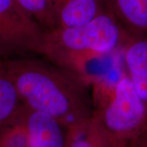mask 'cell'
Wrapping results in <instances>:
<instances>
[{"label": "cell", "instance_id": "9c48e42d", "mask_svg": "<svg viewBox=\"0 0 147 147\" xmlns=\"http://www.w3.org/2000/svg\"><path fill=\"white\" fill-rule=\"evenodd\" d=\"M108 10L129 35H147V0H110Z\"/></svg>", "mask_w": 147, "mask_h": 147}, {"label": "cell", "instance_id": "3957f363", "mask_svg": "<svg viewBox=\"0 0 147 147\" xmlns=\"http://www.w3.org/2000/svg\"><path fill=\"white\" fill-rule=\"evenodd\" d=\"M92 116L110 137L123 144L147 127V111L127 74L116 81L92 76Z\"/></svg>", "mask_w": 147, "mask_h": 147}, {"label": "cell", "instance_id": "8fae6325", "mask_svg": "<svg viewBox=\"0 0 147 147\" xmlns=\"http://www.w3.org/2000/svg\"><path fill=\"white\" fill-rule=\"evenodd\" d=\"M21 105L16 88L0 60V126Z\"/></svg>", "mask_w": 147, "mask_h": 147}, {"label": "cell", "instance_id": "5bb4252c", "mask_svg": "<svg viewBox=\"0 0 147 147\" xmlns=\"http://www.w3.org/2000/svg\"><path fill=\"white\" fill-rule=\"evenodd\" d=\"M103 3H104V4H105V8L108 10V7H109V5H110V0H103Z\"/></svg>", "mask_w": 147, "mask_h": 147}, {"label": "cell", "instance_id": "5b68a950", "mask_svg": "<svg viewBox=\"0 0 147 147\" xmlns=\"http://www.w3.org/2000/svg\"><path fill=\"white\" fill-rule=\"evenodd\" d=\"M26 109L30 147H65L68 127L53 116Z\"/></svg>", "mask_w": 147, "mask_h": 147}, {"label": "cell", "instance_id": "30bf717a", "mask_svg": "<svg viewBox=\"0 0 147 147\" xmlns=\"http://www.w3.org/2000/svg\"><path fill=\"white\" fill-rule=\"evenodd\" d=\"M26 107L21 104L16 112L0 126V147H30Z\"/></svg>", "mask_w": 147, "mask_h": 147}, {"label": "cell", "instance_id": "ba28073f", "mask_svg": "<svg viewBox=\"0 0 147 147\" xmlns=\"http://www.w3.org/2000/svg\"><path fill=\"white\" fill-rule=\"evenodd\" d=\"M115 141L92 115L67 128L65 147H126Z\"/></svg>", "mask_w": 147, "mask_h": 147}, {"label": "cell", "instance_id": "52a82bcc", "mask_svg": "<svg viewBox=\"0 0 147 147\" xmlns=\"http://www.w3.org/2000/svg\"><path fill=\"white\" fill-rule=\"evenodd\" d=\"M57 26H75L90 21L105 8L103 0H49Z\"/></svg>", "mask_w": 147, "mask_h": 147}, {"label": "cell", "instance_id": "4fadbf2b", "mask_svg": "<svg viewBox=\"0 0 147 147\" xmlns=\"http://www.w3.org/2000/svg\"><path fill=\"white\" fill-rule=\"evenodd\" d=\"M126 147H147V127L131 138Z\"/></svg>", "mask_w": 147, "mask_h": 147}, {"label": "cell", "instance_id": "8992f818", "mask_svg": "<svg viewBox=\"0 0 147 147\" xmlns=\"http://www.w3.org/2000/svg\"><path fill=\"white\" fill-rule=\"evenodd\" d=\"M122 51L126 74L147 111V35H130Z\"/></svg>", "mask_w": 147, "mask_h": 147}, {"label": "cell", "instance_id": "7a4b0ae2", "mask_svg": "<svg viewBox=\"0 0 147 147\" xmlns=\"http://www.w3.org/2000/svg\"><path fill=\"white\" fill-rule=\"evenodd\" d=\"M129 34L109 10L75 26L45 30L42 57L75 74L90 84V61L123 49Z\"/></svg>", "mask_w": 147, "mask_h": 147}, {"label": "cell", "instance_id": "7c38bea8", "mask_svg": "<svg viewBox=\"0 0 147 147\" xmlns=\"http://www.w3.org/2000/svg\"><path fill=\"white\" fill-rule=\"evenodd\" d=\"M24 10L42 26L45 30L56 26L49 0H16Z\"/></svg>", "mask_w": 147, "mask_h": 147}, {"label": "cell", "instance_id": "6da1fadb", "mask_svg": "<svg viewBox=\"0 0 147 147\" xmlns=\"http://www.w3.org/2000/svg\"><path fill=\"white\" fill-rule=\"evenodd\" d=\"M1 61L27 108L53 116L66 127L92 117L90 84L84 78L38 56Z\"/></svg>", "mask_w": 147, "mask_h": 147}, {"label": "cell", "instance_id": "277c9868", "mask_svg": "<svg viewBox=\"0 0 147 147\" xmlns=\"http://www.w3.org/2000/svg\"><path fill=\"white\" fill-rule=\"evenodd\" d=\"M44 32L16 0H0V60L42 57Z\"/></svg>", "mask_w": 147, "mask_h": 147}]
</instances>
